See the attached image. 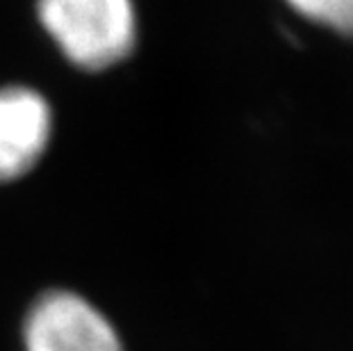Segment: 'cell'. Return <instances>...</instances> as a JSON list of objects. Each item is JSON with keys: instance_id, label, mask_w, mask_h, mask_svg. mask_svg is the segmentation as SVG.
<instances>
[{"instance_id": "obj_3", "label": "cell", "mask_w": 353, "mask_h": 351, "mask_svg": "<svg viewBox=\"0 0 353 351\" xmlns=\"http://www.w3.org/2000/svg\"><path fill=\"white\" fill-rule=\"evenodd\" d=\"M50 108L28 87L0 89V181H17L41 160L50 141Z\"/></svg>"}, {"instance_id": "obj_1", "label": "cell", "mask_w": 353, "mask_h": 351, "mask_svg": "<svg viewBox=\"0 0 353 351\" xmlns=\"http://www.w3.org/2000/svg\"><path fill=\"white\" fill-rule=\"evenodd\" d=\"M37 17L57 48L87 71H103L132 53V0H37Z\"/></svg>"}, {"instance_id": "obj_4", "label": "cell", "mask_w": 353, "mask_h": 351, "mask_svg": "<svg viewBox=\"0 0 353 351\" xmlns=\"http://www.w3.org/2000/svg\"><path fill=\"white\" fill-rule=\"evenodd\" d=\"M288 3L314 23L353 34V0H288Z\"/></svg>"}, {"instance_id": "obj_2", "label": "cell", "mask_w": 353, "mask_h": 351, "mask_svg": "<svg viewBox=\"0 0 353 351\" xmlns=\"http://www.w3.org/2000/svg\"><path fill=\"white\" fill-rule=\"evenodd\" d=\"M28 351H123L117 331L92 303L73 292L43 294L28 312Z\"/></svg>"}]
</instances>
